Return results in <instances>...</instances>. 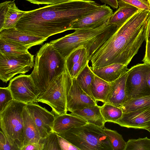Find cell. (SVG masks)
Returning a JSON list of instances; mask_svg holds the SVG:
<instances>
[{"mask_svg": "<svg viewBox=\"0 0 150 150\" xmlns=\"http://www.w3.org/2000/svg\"><path fill=\"white\" fill-rule=\"evenodd\" d=\"M92 0H69L25 11L15 28L30 35L45 38L70 30L76 21L98 8Z\"/></svg>", "mask_w": 150, "mask_h": 150, "instance_id": "1", "label": "cell"}, {"mask_svg": "<svg viewBox=\"0 0 150 150\" xmlns=\"http://www.w3.org/2000/svg\"><path fill=\"white\" fill-rule=\"evenodd\" d=\"M150 11L139 10L118 28L89 59L91 69L114 63L128 65L146 40Z\"/></svg>", "mask_w": 150, "mask_h": 150, "instance_id": "2", "label": "cell"}, {"mask_svg": "<svg viewBox=\"0 0 150 150\" xmlns=\"http://www.w3.org/2000/svg\"><path fill=\"white\" fill-rule=\"evenodd\" d=\"M118 28L115 25L107 23L94 29H76L74 33L51 41L50 43L66 59L74 50L83 45L87 47L89 59Z\"/></svg>", "mask_w": 150, "mask_h": 150, "instance_id": "3", "label": "cell"}, {"mask_svg": "<svg viewBox=\"0 0 150 150\" xmlns=\"http://www.w3.org/2000/svg\"><path fill=\"white\" fill-rule=\"evenodd\" d=\"M66 68V59L51 44L46 43L41 47L36 54L33 69L30 74L37 89L38 98Z\"/></svg>", "mask_w": 150, "mask_h": 150, "instance_id": "4", "label": "cell"}, {"mask_svg": "<svg viewBox=\"0 0 150 150\" xmlns=\"http://www.w3.org/2000/svg\"><path fill=\"white\" fill-rule=\"evenodd\" d=\"M57 134L79 150H113L102 127L87 123Z\"/></svg>", "mask_w": 150, "mask_h": 150, "instance_id": "5", "label": "cell"}, {"mask_svg": "<svg viewBox=\"0 0 150 150\" xmlns=\"http://www.w3.org/2000/svg\"><path fill=\"white\" fill-rule=\"evenodd\" d=\"M24 103L13 100L0 113V127L8 141L18 150L23 148L24 125L22 112Z\"/></svg>", "mask_w": 150, "mask_h": 150, "instance_id": "6", "label": "cell"}, {"mask_svg": "<svg viewBox=\"0 0 150 150\" xmlns=\"http://www.w3.org/2000/svg\"><path fill=\"white\" fill-rule=\"evenodd\" d=\"M72 81L66 68L53 80L44 93L37 99V102L48 105L56 116L67 113V97Z\"/></svg>", "mask_w": 150, "mask_h": 150, "instance_id": "7", "label": "cell"}, {"mask_svg": "<svg viewBox=\"0 0 150 150\" xmlns=\"http://www.w3.org/2000/svg\"><path fill=\"white\" fill-rule=\"evenodd\" d=\"M34 65V56L29 52L14 55L0 52V79L6 83L16 74L28 72Z\"/></svg>", "mask_w": 150, "mask_h": 150, "instance_id": "8", "label": "cell"}, {"mask_svg": "<svg viewBox=\"0 0 150 150\" xmlns=\"http://www.w3.org/2000/svg\"><path fill=\"white\" fill-rule=\"evenodd\" d=\"M150 65L144 63L132 67L127 71L125 83L127 100L150 95V87L146 80Z\"/></svg>", "mask_w": 150, "mask_h": 150, "instance_id": "9", "label": "cell"}, {"mask_svg": "<svg viewBox=\"0 0 150 150\" xmlns=\"http://www.w3.org/2000/svg\"><path fill=\"white\" fill-rule=\"evenodd\" d=\"M8 86L13 100L26 104L37 102L38 90L30 74H20L15 77Z\"/></svg>", "mask_w": 150, "mask_h": 150, "instance_id": "10", "label": "cell"}, {"mask_svg": "<svg viewBox=\"0 0 150 150\" xmlns=\"http://www.w3.org/2000/svg\"><path fill=\"white\" fill-rule=\"evenodd\" d=\"M112 10L106 4L76 21L71 25V30L94 29L108 23L113 14Z\"/></svg>", "mask_w": 150, "mask_h": 150, "instance_id": "11", "label": "cell"}, {"mask_svg": "<svg viewBox=\"0 0 150 150\" xmlns=\"http://www.w3.org/2000/svg\"><path fill=\"white\" fill-rule=\"evenodd\" d=\"M26 106L33 118L41 138H46L52 131L56 116L53 112L35 103L27 104Z\"/></svg>", "mask_w": 150, "mask_h": 150, "instance_id": "12", "label": "cell"}, {"mask_svg": "<svg viewBox=\"0 0 150 150\" xmlns=\"http://www.w3.org/2000/svg\"><path fill=\"white\" fill-rule=\"evenodd\" d=\"M115 123L127 128L146 130L150 127V106L123 112Z\"/></svg>", "mask_w": 150, "mask_h": 150, "instance_id": "13", "label": "cell"}, {"mask_svg": "<svg viewBox=\"0 0 150 150\" xmlns=\"http://www.w3.org/2000/svg\"><path fill=\"white\" fill-rule=\"evenodd\" d=\"M81 88L76 78L72 79V83L67 97L68 111L71 112L85 107L97 105Z\"/></svg>", "mask_w": 150, "mask_h": 150, "instance_id": "14", "label": "cell"}, {"mask_svg": "<svg viewBox=\"0 0 150 150\" xmlns=\"http://www.w3.org/2000/svg\"><path fill=\"white\" fill-rule=\"evenodd\" d=\"M0 39L30 48L42 44L47 39L22 32L15 28L0 31Z\"/></svg>", "mask_w": 150, "mask_h": 150, "instance_id": "15", "label": "cell"}, {"mask_svg": "<svg viewBox=\"0 0 150 150\" xmlns=\"http://www.w3.org/2000/svg\"><path fill=\"white\" fill-rule=\"evenodd\" d=\"M25 12L19 9L14 1H7L0 4V31L15 28L17 23Z\"/></svg>", "mask_w": 150, "mask_h": 150, "instance_id": "16", "label": "cell"}, {"mask_svg": "<svg viewBox=\"0 0 150 150\" xmlns=\"http://www.w3.org/2000/svg\"><path fill=\"white\" fill-rule=\"evenodd\" d=\"M127 71L116 80L111 82L110 89L105 103L120 108L127 100L125 83Z\"/></svg>", "mask_w": 150, "mask_h": 150, "instance_id": "17", "label": "cell"}, {"mask_svg": "<svg viewBox=\"0 0 150 150\" xmlns=\"http://www.w3.org/2000/svg\"><path fill=\"white\" fill-rule=\"evenodd\" d=\"M88 122L85 120L72 113L55 116L52 131L56 133L65 132L71 128L84 125Z\"/></svg>", "mask_w": 150, "mask_h": 150, "instance_id": "18", "label": "cell"}, {"mask_svg": "<svg viewBox=\"0 0 150 150\" xmlns=\"http://www.w3.org/2000/svg\"><path fill=\"white\" fill-rule=\"evenodd\" d=\"M22 116L24 125V148L30 144L39 142L42 138L33 118L26 105L24 107Z\"/></svg>", "mask_w": 150, "mask_h": 150, "instance_id": "19", "label": "cell"}, {"mask_svg": "<svg viewBox=\"0 0 150 150\" xmlns=\"http://www.w3.org/2000/svg\"><path fill=\"white\" fill-rule=\"evenodd\" d=\"M127 66L119 63H114L103 67L91 69L99 77L108 82L113 81L127 72Z\"/></svg>", "mask_w": 150, "mask_h": 150, "instance_id": "20", "label": "cell"}, {"mask_svg": "<svg viewBox=\"0 0 150 150\" xmlns=\"http://www.w3.org/2000/svg\"><path fill=\"white\" fill-rule=\"evenodd\" d=\"M71 113L81 117L88 123L103 128L105 127L106 122L101 114L100 106L98 105L74 110Z\"/></svg>", "mask_w": 150, "mask_h": 150, "instance_id": "21", "label": "cell"}, {"mask_svg": "<svg viewBox=\"0 0 150 150\" xmlns=\"http://www.w3.org/2000/svg\"><path fill=\"white\" fill-rule=\"evenodd\" d=\"M118 6L119 8L113 13L108 22L109 24L115 25L118 28L139 10L136 7L128 5H120Z\"/></svg>", "mask_w": 150, "mask_h": 150, "instance_id": "22", "label": "cell"}, {"mask_svg": "<svg viewBox=\"0 0 150 150\" xmlns=\"http://www.w3.org/2000/svg\"><path fill=\"white\" fill-rule=\"evenodd\" d=\"M110 82L106 81L95 74L91 87V92L96 101L105 102L109 91Z\"/></svg>", "mask_w": 150, "mask_h": 150, "instance_id": "23", "label": "cell"}, {"mask_svg": "<svg viewBox=\"0 0 150 150\" xmlns=\"http://www.w3.org/2000/svg\"><path fill=\"white\" fill-rule=\"evenodd\" d=\"M93 73L88 63L76 79L82 89L94 101L97 102L91 92V87L94 78Z\"/></svg>", "mask_w": 150, "mask_h": 150, "instance_id": "24", "label": "cell"}, {"mask_svg": "<svg viewBox=\"0 0 150 150\" xmlns=\"http://www.w3.org/2000/svg\"><path fill=\"white\" fill-rule=\"evenodd\" d=\"M100 109L106 122L115 123L121 117L123 113L120 108L106 103L100 106Z\"/></svg>", "mask_w": 150, "mask_h": 150, "instance_id": "25", "label": "cell"}, {"mask_svg": "<svg viewBox=\"0 0 150 150\" xmlns=\"http://www.w3.org/2000/svg\"><path fill=\"white\" fill-rule=\"evenodd\" d=\"M150 106V95L129 100L120 106L123 112Z\"/></svg>", "mask_w": 150, "mask_h": 150, "instance_id": "26", "label": "cell"}, {"mask_svg": "<svg viewBox=\"0 0 150 150\" xmlns=\"http://www.w3.org/2000/svg\"><path fill=\"white\" fill-rule=\"evenodd\" d=\"M30 48L0 39V52L6 54L18 55L29 52Z\"/></svg>", "mask_w": 150, "mask_h": 150, "instance_id": "27", "label": "cell"}, {"mask_svg": "<svg viewBox=\"0 0 150 150\" xmlns=\"http://www.w3.org/2000/svg\"><path fill=\"white\" fill-rule=\"evenodd\" d=\"M104 132L108 138L113 150H125L127 142L117 131L104 127Z\"/></svg>", "mask_w": 150, "mask_h": 150, "instance_id": "28", "label": "cell"}, {"mask_svg": "<svg viewBox=\"0 0 150 150\" xmlns=\"http://www.w3.org/2000/svg\"><path fill=\"white\" fill-rule=\"evenodd\" d=\"M87 55H88L87 48L83 45L79 47L72 51L66 58V66L68 71L74 64Z\"/></svg>", "mask_w": 150, "mask_h": 150, "instance_id": "29", "label": "cell"}, {"mask_svg": "<svg viewBox=\"0 0 150 150\" xmlns=\"http://www.w3.org/2000/svg\"><path fill=\"white\" fill-rule=\"evenodd\" d=\"M125 150H150V139L147 137L138 139H129Z\"/></svg>", "mask_w": 150, "mask_h": 150, "instance_id": "30", "label": "cell"}, {"mask_svg": "<svg viewBox=\"0 0 150 150\" xmlns=\"http://www.w3.org/2000/svg\"><path fill=\"white\" fill-rule=\"evenodd\" d=\"M61 150L60 146L58 135L52 131L45 138L43 150Z\"/></svg>", "mask_w": 150, "mask_h": 150, "instance_id": "31", "label": "cell"}, {"mask_svg": "<svg viewBox=\"0 0 150 150\" xmlns=\"http://www.w3.org/2000/svg\"><path fill=\"white\" fill-rule=\"evenodd\" d=\"M13 100L12 95L8 86L0 88V113Z\"/></svg>", "mask_w": 150, "mask_h": 150, "instance_id": "32", "label": "cell"}, {"mask_svg": "<svg viewBox=\"0 0 150 150\" xmlns=\"http://www.w3.org/2000/svg\"><path fill=\"white\" fill-rule=\"evenodd\" d=\"M118 6L128 5L136 7L139 10L150 11V5L148 0H117Z\"/></svg>", "mask_w": 150, "mask_h": 150, "instance_id": "33", "label": "cell"}, {"mask_svg": "<svg viewBox=\"0 0 150 150\" xmlns=\"http://www.w3.org/2000/svg\"><path fill=\"white\" fill-rule=\"evenodd\" d=\"M0 150H18L11 145L1 130L0 131Z\"/></svg>", "mask_w": 150, "mask_h": 150, "instance_id": "34", "label": "cell"}, {"mask_svg": "<svg viewBox=\"0 0 150 150\" xmlns=\"http://www.w3.org/2000/svg\"><path fill=\"white\" fill-rule=\"evenodd\" d=\"M59 142L61 150H79L77 147L61 137L58 135Z\"/></svg>", "mask_w": 150, "mask_h": 150, "instance_id": "35", "label": "cell"}, {"mask_svg": "<svg viewBox=\"0 0 150 150\" xmlns=\"http://www.w3.org/2000/svg\"><path fill=\"white\" fill-rule=\"evenodd\" d=\"M45 138H42L38 143L29 144L24 147L22 150H43Z\"/></svg>", "mask_w": 150, "mask_h": 150, "instance_id": "36", "label": "cell"}, {"mask_svg": "<svg viewBox=\"0 0 150 150\" xmlns=\"http://www.w3.org/2000/svg\"><path fill=\"white\" fill-rule=\"evenodd\" d=\"M30 3L38 5H50L67 1L69 0H26Z\"/></svg>", "mask_w": 150, "mask_h": 150, "instance_id": "37", "label": "cell"}, {"mask_svg": "<svg viewBox=\"0 0 150 150\" xmlns=\"http://www.w3.org/2000/svg\"><path fill=\"white\" fill-rule=\"evenodd\" d=\"M142 61L150 65V41H146L145 53Z\"/></svg>", "mask_w": 150, "mask_h": 150, "instance_id": "38", "label": "cell"}, {"mask_svg": "<svg viewBox=\"0 0 150 150\" xmlns=\"http://www.w3.org/2000/svg\"><path fill=\"white\" fill-rule=\"evenodd\" d=\"M101 2L110 6L113 8H117L118 7L117 0H100Z\"/></svg>", "mask_w": 150, "mask_h": 150, "instance_id": "39", "label": "cell"}, {"mask_svg": "<svg viewBox=\"0 0 150 150\" xmlns=\"http://www.w3.org/2000/svg\"><path fill=\"white\" fill-rule=\"evenodd\" d=\"M146 41H150V18L148 23Z\"/></svg>", "mask_w": 150, "mask_h": 150, "instance_id": "40", "label": "cell"}, {"mask_svg": "<svg viewBox=\"0 0 150 150\" xmlns=\"http://www.w3.org/2000/svg\"><path fill=\"white\" fill-rule=\"evenodd\" d=\"M146 80L148 84L150 87V70L147 73Z\"/></svg>", "mask_w": 150, "mask_h": 150, "instance_id": "41", "label": "cell"}, {"mask_svg": "<svg viewBox=\"0 0 150 150\" xmlns=\"http://www.w3.org/2000/svg\"><path fill=\"white\" fill-rule=\"evenodd\" d=\"M146 130L148 131L150 133V127L148 129H147Z\"/></svg>", "mask_w": 150, "mask_h": 150, "instance_id": "42", "label": "cell"}, {"mask_svg": "<svg viewBox=\"0 0 150 150\" xmlns=\"http://www.w3.org/2000/svg\"><path fill=\"white\" fill-rule=\"evenodd\" d=\"M150 5V0H148Z\"/></svg>", "mask_w": 150, "mask_h": 150, "instance_id": "43", "label": "cell"}]
</instances>
